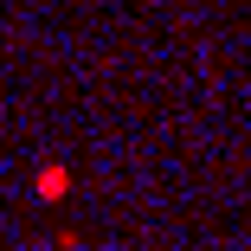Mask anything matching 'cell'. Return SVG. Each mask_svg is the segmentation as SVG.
<instances>
[{
	"instance_id": "1",
	"label": "cell",
	"mask_w": 251,
	"mask_h": 251,
	"mask_svg": "<svg viewBox=\"0 0 251 251\" xmlns=\"http://www.w3.org/2000/svg\"><path fill=\"white\" fill-rule=\"evenodd\" d=\"M32 193L45 200V206H58V200L71 193V161H39V174H32Z\"/></svg>"
}]
</instances>
